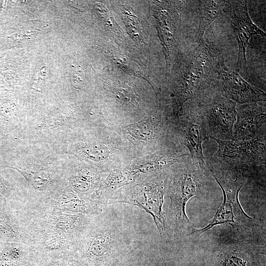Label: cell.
<instances>
[{
	"label": "cell",
	"mask_w": 266,
	"mask_h": 266,
	"mask_svg": "<svg viewBox=\"0 0 266 266\" xmlns=\"http://www.w3.org/2000/svg\"><path fill=\"white\" fill-rule=\"evenodd\" d=\"M38 266H88L73 253L36 260Z\"/></svg>",
	"instance_id": "obj_21"
},
{
	"label": "cell",
	"mask_w": 266,
	"mask_h": 266,
	"mask_svg": "<svg viewBox=\"0 0 266 266\" xmlns=\"http://www.w3.org/2000/svg\"><path fill=\"white\" fill-rule=\"evenodd\" d=\"M236 118L233 125V139L254 138L266 122V101L236 104Z\"/></svg>",
	"instance_id": "obj_14"
},
{
	"label": "cell",
	"mask_w": 266,
	"mask_h": 266,
	"mask_svg": "<svg viewBox=\"0 0 266 266\" xmlns=\"http://www.w3.org/2000/svg\"><path fill=\"white\" fill-rule=\"evenodd\" d=\"M236 103L216 93L200 105L206 120L209 137L233 139V131L236 118Z\"/></svg>",
	"instance_id": "obj_10"
},
{
	"label": "cell",
	"mask_w": 266,
	"mask_h": 266,
	"mask_svg": "<svg viewBox=\"0 0 266 266\" xmlns=\"http://www.w3.org/2000/svg\"><path fill=\"white\" fill-rule=\"evenodd\" d=\"M218 60L212 45L203 39L186 56L173 95L174 118L181 113L187 100L201 105L215 93L213 77Z\"/></svg>",
	"instance_id": "obj_4"
},
{
	"label": "cell",
	"mask_w": 266,
	"mask_h": 266,
	"mask_svg": "<svg viewBox=\"0 0 266 266\" xmlns=\"http://www.w3.org/2000/svg\"><path fill=\"white\" fill-rule=\"evenodd\" d=\"M33 259L31 247L20 242H5L0 251V266H21Z\"/></svg>",
	"instance_id": "obj_18"
},
{
	"label": "cell",
	"mask_w": 266,
	"mask_h": 266,
	"mask_svg": "<svg viewBox=\"0 0 266 266\" xmlns=\"http://www.w3.org/2000/svg\"><path fill=\"white\" fill-rule=\"evenodd\" d=\"M0 192L6 197H10L12 189L10 184L0 174Z\"/></svg>",
	"instance_id": "obj_23"
},
{
	"label": "cell",
	"mask_w": 266,
	"mask_h": 266,
	"mask_svg": "<svg viewBox=\"0 0 266 266\" xmlns=\"http://www.w3.org/2000/svg\"><path fill=\"white\" fill-rule=\"evenodd\" d=\"M256 245L234 242L219 247L213 251L209 266H263L260 254L261 250Z\"/></svg>",
	"instance_id": "obj_13"
},
{
	"label": "cell",
	"mask_w": 266,
	"mask_h": 266,
	"mask_svg": "<svg viewBox=\"0 0 266 266\" xmlns=\"http://www.w3.org/2000/svg\"><path fill=\"white\" fill-rule=\"evenodd\" d=\"M18 209L37 260L73 253L95 215L65 212L27 201L18 203Z\"/></svg>",
	"instance_id": "obj_1"
},
{
	"label": "cell",
	"mask_w": 266,
	"mask_h": 266,
	"mask_svg": "<svg viewBox=\"0 0 266 266\" xmlns=\"http://www.w3.org/2000/svg\"><path fill=\"white\" fill-rule=\"evenodd\" d=\"M170 167L158 173H152L145 179L135 183L113 195L108 205L124 203L143 209L153 218L161 238L165 240V218L163 209Z\"/></svg>",
	"instance_id": "obj_7"
},
{
	"label": "cell",
	"mask_w": 266,
	"mask_h": 266,
	"mask_svg": "<svg viewBox=\"0 0 266 266\" xmlns=\"http://www.w3.org/2000/svg\"><path fill=\"white\" fill-rule=\"evenodd\" d=\"M207 167L195 164L189 155L171 166L165 196L169 199L164 211L165 240H176L187 236L192 224L186 214V205L194 196L205 191Z\"/></svg>",
	"instance_id": "obj_3"
},
{
	"label": "cell",
	"mask_w": 266,
	"mask_h": 266,
	"mask_svg": "<svg viewBox=\"0 0 266 266\" xmlns=\"http://www.w3.org/2000/svg\"><path fill=\"white\" fill-rule=\"evenodd\" d=\"M21 266H38L37 263L33 259Z\"/></svg>",
	"instance_id": "obj_24"
},
{
	"label": "cell",
	"mask_w": 266,
	"mask_h": 266,
	"mask_svg": "<svg viewBox=\"0 0 266 266\" xmlns=\"http://www.w3.org/2000/svg\"><path fill=\"white\" fill-rule=\"evenodd\" d=\"M207 168L222 190L223 200L208 225L201 229L193 228L187 235L196 238L217 225L229 224L235 232L252 220L243 211L238 200L239 192L249 178L240 172L216 165H209Z\"/></svg>",
	"instance_id": "obj_6"
},
{
	"label": "cell",
	"mask_w": 266,
	"mask_h": 266,
	"mask_svg": "<svg viewBox=\"0 0 266 266\" xmlns=\"http://www.w3.org/2000/svg\"><path fill=\"white\" fill-rule=\"evenodd\" d=\"M214 85L223 97L236 104L266 101L265 92L245 81L236 71L226 66L223 59H219L215 67Z\"/></svg>",
	"instance_id": "obj_9"
},
{
	"label": "cell",
	"mask_w": 266,
	"mask_h": 266,
	"mask_svg": "<svg viewBox=\"0 0 266 266\" xmlns=\"http://www.w3.org/2000/svg\"><path fill=\"white\" fill-rule=\"evenodd\" d=\"M223 12L234 31L238 42L236 70L238 71L246 66V50L249 39L254 34L266 36V33L252 22L246 0H226Z\"/></svg>",
	"instance_id": "obj_11"
},
{
	"label": "cell",
	"mask_w": 266,
	"mask_h": 266,
	"mask_svg": "<svg viewBox=\"0 0 266 266\" xmlns=\"http://www.w3.org/2000/svg\"><path fill=\"white\" fill-rule=\"evenodd\" d=\"M135 179L127 167L113 170L105 180L100 183L96 191V200L108 205V200L118 188L133 183Z\"/></svg>",
	"instance_id": "obj_16"
},
{
	"label": "cell",
	"mask_w": 266,
	"mask_h": 266,
	"mask_svg": "<svg viewBox=\"0 0 266 266\" xmlns=\"http://www.w3.org/2000/svg\"><path fill=\"white\" fill-rule=\"evenodd\" d=\"M266 124L258 134L249 140H219L216 153L209 159L228 168L239 171L249 177L265 171L266 160Z\"/></svg>",
	"instance_id": "obj_5"
},
{
	"label": "cell",
	"mask_w": 266,
	"mask_h": 266,
	"mask_svg": "<svg viewBox=\"0 0 266 266\" xmlns=\"http://www.w3.org/2000/svg\"><path fill=\"white\" fill-rule=\"evenodd\" d=\"M73 154L86 161L98 163L107 159L111 154L105 143H82L74 146Z\"/></svg>",
	"instance_id": "obj_20"
},
{
	"label": "cell",
	"mask_w": 266,
	"mask_h": 266,
	"mask_svg": "<svg viewBox=\"0 0 266 266\" xmlns=\"http://www.w3.org/2000/svg\"><path fill=\"white\" fill-rule=\"evenodd\" d=\"M100 182V176L97 171L84 168L71 173L68 178V185L66 186L80 196L90 198Z\"/></svg>",
	"instance_id": "obj_17"
},
{
	"label": "cell",
	"mask_w": 266,
	"mask_h": 266,
	"mask_svg": "<svg viewBox=\"0 0 266 266\" xmlns=\"http://www.w3.org/2000/svg\"><path fill=\"white\" fill-rule=\"evenodd\" d=\"M35 204L65 212L89 215L99 214L107 206L97 200L80 196L66 186L60 188L45 201Z\"/></svg>",
	"instance_id": "obj_12"
},
{
	"label": "cell",
	"mask_w": 266,
	"mask_h": 266,
	"mask_svg": "<svg viewBox=\"0 0 266 266\" xmlns=\"http://www.w3.org/2000/svg\"><path fill=\"white\" fill-rule=\"evenodd\" d=\"M129 229L107 206L95 215L73 255L88 266H113L133 249Z\"/></svg>",
	"instance_id": "obj_2"
},
{
	"label": "cell",
	"mask_w": 266,
	"mask_h": 266,
	"mask_svg": "<svg viewBox=\"0 0 266 266\" xmlns=\"http://www.w3.org/2000/svg\"><path fill=\"white\" fill-rule=\"evenodd\" d=\"M113 266H148V264L143 253L135 248Z\"/></svg>",
	"instance_id": "obj_22"
},
{
	"label": "cell",
	"mask_w": 266,
	"mask_h": 266,
	"mask_svg": "<svg viewBox=\"0 0 266 266\" xmlns=\"http://www.w3.org/2000/svg\"><path fill=\"white\" fill-rule=\"evenodd\" d=\"M172 132L179 142L188 149L192 161L202 167H206L202 143L209 137L200 105L191 101L188 106H184L181 113L174 118Z\"/></svg>",
	"instance_id": "obj_8"
},
{
	"label": "cell",
	"mask_w": 266,
	"mask_h": 266,
	"mask_svg": "<svg viewBox=\"0 0 266 266\" xmlns=\"http://www.w3.org/2000/svg\"><path fill=\"white\" fill-rule=\"evenodd\" d=\"M188 155V151L176 152L166 147L158 149L145 160L137 162L127 168L135 177L141 173H158L169 169Z\"/></svg>",
	"instance_id": "obj_15"
},
{
	"label": "cell",
	"mask_w": 266,
	"mask_h": 266,
	"mask_svg": "<svg viewBox=\"0 0 266 266\" xmlns=\"http://www.w3.org/2000/svg\"><path fill=\"white\" fill-rule=\"evenodd\" d=\"M198 14L199 25L197 38L200 43L204 33L214 20L223 12L226 0L199 1Z\"/></svg>",
	"instance_id": "obj_19"
}]
</instances>
